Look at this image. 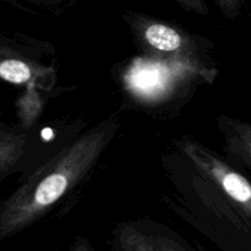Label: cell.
I'll return each mask as SVG.
<instances>
[{
  "label": "cell",
  "mask_w": 251,
  "mask_h": 251,
  "mask_svg": "<svg viewBox=\"0 0 251 251\" xmlns=\"http://www.w3.org/2000/svg\"><path fill=\"white\" fill-rule=\"evenodd\" d=\"M36 4H41V5H47V6H59V5L64 4L68 0H32Z\"/></svg>",
  "instance_id": "13"
},
{
  "label": "cell",
  "mask_w": 251,
  "mask_h": 251,
  "mask_svg": "<svg viewBox=\"0 0 251 251\" xmlns=\"http://www.w3.org/2000/svg\"><path fill=\"white\" fill-rule=\"evenodd\" d=\"M217 126L222 132L228 158L251 172V124L221 115L217 118Z\"/></svg>",
  "instance_id": "8"
},
{
  "label": "cell",
  "mask_w": 251,
  "mask_h": 251,
  "mask_svg": "<svg viewBox=\"0 0 251 251\" xmlns=\"http://www.w3.org/2000/svg\"><path fill=\"white\" fill-rule=\"evenodd\" d=\"M184 156L251 223V181L216 153L190 139L176 141Z\"/></svg>",
  "instance_id": "4"
},
{
  "label": "cell",
  "mask_w": 251,
  "mask_h": 251,
  "mask_svg": "<svg viewBox=\"0 0 251 251\" xmlns=\"http://www.w3.org/2000/svg\"><path fill=\"white\" fill-rule=\"evenodd\" d=\"M31 150V130L0 123V181L24 168Z\"/></svg>",
  "instance_id": "7"
},
{
  "label": "cell",
  "mask_w": 251,
  "mask_h": 251,
  "mask_svg": "<svg viewBox=\"0 0 251 251\" xmlns=\"http://www.w3.org/2000/svg\"><path fill=\"white\" fill-rule=\"evenodd\" d=\"M124 20L146 56L212 68L207 64V50L212 47L207 39L139 12H126Z\"/></svg>",
  "instance_id": "2"
},
{
  "label": "cell",
  "mask_w": 251,
  "mask_h": 251,
  "mask_svg": "<svg viewBox=\"0 0 251 251\" xmlns=\"http://www.w3.org/2000/svg\"><path fill=\"white\" fill-rule=\"evenodd\" d=\"M215 2L226 16L234 19L239 14L243 0H215Z\"/></svg>",
  "instance_id": "11"
},
{
  "label": "cell",
  "mask_w": 251,
  "mask_h": 251,
  "mask_svg": "<svg viewBox=\"0 0 251 251\" xmlns=\"http://www.w3.org/2000/svg\"><path fill=\"white\" fill-rule=\"evenodd\" d=\"M110 247V251H196L176 233L147 222L118 226Z\"/></svg>",
  "instance_id": "6"
},
{
  "label": "cell",
  "mask_w": 251,
  "mask_h": 251,
  "mask_svg": "<svg viewBox=\"0 0 251 251\" xmlns=\"http://www.w3.org/2000/svg\"><path fill=\"white\" fill-rule=\"evenodd\" d=\"M181 9L191 12V14L205 16L208 14V7L205 0H176Z\"/></svg>",
  "instance_id": "10"
},
{
  "label": "cell",
  "mask_w": 251,
  "mask_h": 251,
  "mask_svg": "<svg viewBox=\"0 0 251 251\" xmlns=\"http://www.w3.org/2000/svg\"><path fill=\"white\" fill-rule=\"evenodd\" d=\"M54 78L53 68L41 61L37 42L25 36L0 33V81L48 90Z\"/></svg>",
  "instance_id": "5"
},
{
  "label": "cell",
  "mask_w": 251,
  "mask_h": 251,
  "mask_svg": "<svg viewBox=\"0 0 251 251\" xmlns=\"http://www.w3.org/2000/svg\"><path fill=\"white\" fill-rule=\"evenodd\" d=\"M68 251H95L93 250L92 245L90 244L88 240H86L85 238L77 237L74 242V244L71 245L70 249Z\"/></svg>",
  "instance_id": "12"
},
{
  "label": "cell",
  "mask_w": 251,
  "mask_h": 251,
  "mask_svg": "<svg viewBox=\"0 0 251 251\" xmlns=\"http://www.w3.org/2000/svg\"><path fill=\"white\" fill-rule=\"evenodd\" d=\"M41 88L27 86L16 100V114L19 124L26 130H32L43 110V97Z\"/></svg>",
  "instance_id": "9"
},
{
  "label": "cell",
  "mask_w": 251,
  "mask_h": 251,
  "mask_svg": "<svg viewBox=\"0 0 251 251\" xmlns=\"http://www.w3.org/2000/svg\"><path fill=\"white\" fill-rule=\"evenodd\" d=\"M146 56V55H145ZM216 77L215 68H201L180 61L162 59H135L125 74V87L134 97L147 102L164 100L176 88L195 80L212 82Z\"/></svg>",
  "instance_id": "3"
},
{
  "label": "cell",
  "mask_w": 251,
  "mask_h": 251,
  "mask_svg": "<svg viewBox=\"0 0 251 251\" xmlns=\"http://www.w3.org/2000/svg\"><path fill=\"white\" fill-rule=\"evenodd\" d=\"M118 129L115 118L104 119L27 176L0 202V240L38 222L76 188L97 163Z\"/></svg>",
  "instance_id": "1"
}]
</instances>
